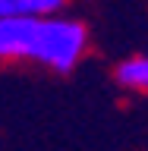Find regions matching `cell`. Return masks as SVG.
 I'll use <instances>...</instances> for the list:
<instances>
[{
    "instance_id": "obj_1",
    "label": "cell",
    "mask_w": 148,
    "mask_h": 151,
    "mask_svg": "<svg viewBox=\"0 0 148 151\" xmlns=\"http://www.w3.org/2000/svg\"><path fill=\"white\" fill-rule=\"evenodd\" d=\"M85 44V25L57 13L0 19V60H28L54 73H73Z\"/></svg>"
},
{
    "instance_id": "obj_2",
    "label": "cell",
    "mask_w": 148,
    "mask_h": 151,
    "mask_svg": "<svg viewBox=\"0 0 148 151\" xmlns=\"http://www.w3.org/2000/svg\"><path fill=\"white\" fill-rule=\"evenodd\" d=\"M113 76L129 91H148V57H129V60H123L113 69Z\"/></svg>"
},
{
    "instance_id": "obj_3",
    "label": "cell",
    "mask_w": 148,
    "mask_h": 151,
    "mask_svg": "<svg viewBox=\"0 0 148 151\" xmlns=\"http://www.w3.org/2000/svg\"><path fill=\"white\" fill-rule=\"evenodd\" d=\"M66 0H0V19L3 16H44L63 9Z\"/></svg>"
}]
</instances>
